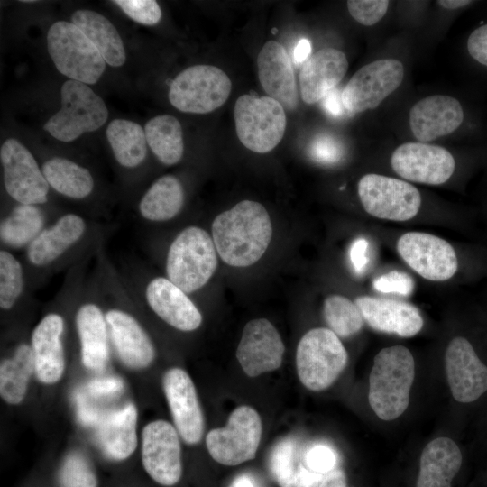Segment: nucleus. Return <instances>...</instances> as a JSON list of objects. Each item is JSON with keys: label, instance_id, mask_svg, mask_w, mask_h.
Listing matches in <instances>:
<instances>
[{"label": "nucleus", "instance_id": "obj_1", "mask_svg": "<svg viewBox=\"0 0 487 487\" xmlns=\"http://www.w3.org/2000/svg\"><path fill=\"white\" fill-rule=\"evenodd\" d=\"M115 226L73 212L60 214L23 253L33 291L106 243Z\"/></svg>", "mask_w": 487, "mask_h": 487}, {"label": "nucleus", "instance_id": "obj_2", "mask_svg": "<svg viewBox=\"0 0 487 487\" xmlns=\"http://www.w3.org/2000/svg\"><path fill=\"white\" fill-rule=\"evenodd\" d=\"M93 264L102 293L110 347L126 368H148L157 355L155 345L135 313L137 304L108 256L106 244L97 250Z\"/></svg>", "mask_w": 487, "mask_h": 487}, {"label": "nucleus", "instance_id": "obj_3", "mask_svg": "<svg viewBox=\"0 0 487 487\" xmlns=\"http://www.w3.org/2000/svg\"><path fill=\"white\" fill-rule=\"evenodd\" d=\"M218 255L233 267H247L258 262L272 236L266 208L253 200H243L217 215L211 225Z\"/></svg>", "mask_w": 487, "mask_h": 487}, {"label": "nucleus", "instance_id": "obj_4", "mask_svg": "<svg viewBox=\"0 0 487 487\" xmlns=\"http://www.w3.org/2000/svg\"><path fill=\"white\" fill-rule=\"evenodd\" d=\"M135 302L160 320L181 332H192L202 324V314L189 295L167 277L152 275L139 260L118 268Z\"/></svg>", "mask_w": 487, "mask_h": 487}, {"label": "nucleus", "instance_id": "obj_5", "mask_svg": "<svg viewBox=\"0 0 487 487\" xmlns=\"http://www.w3.org/2000/svg\"><path fill=\"white\" fill-rule=\"evenodd\" d=\"M414 377L415 361L407 347H385L376 354L369 377L368 400L378 418L393 420L407 409Z\"/></svg>", "mask_w": 487, "mask_h": 487}, {"label": "nucleus", "instance_id": "obj_6", "mask_svg": "<svg viewBox=\"0 0 487 487\" xmlns=\"http://www.w3.org/2000/svg\"><path fill=\"white\" fill-rule=\"evenodd\" d=\"M217 267V252L212 236L202 227L188 225L170 243L164 271L171 282L188 295L203 289Z\"/></svg>", "mask_w": 487, "mask_h": 487}, {"label": "nucleus", "instance_id": "obj_7", "mask_svg": "<svg viewBox=\"0 0 487 487\" xmlns=\"http://www.w3.org/2000/svg\"><path fill=\"white\" fill-rule=\"evenodd\" d=\"M73 322L83 366L94 372L102 371L109 359L110 343L102 293L93 269L76 299Z\"/></svg>", "mask_w": 487, "mask_h": 487}, {"label": "nucleus", "instance_id": "obj_8", "mask_svg": "<svg viewBox=\"0 0 487 487\" xmlns=\"http://www.w3.org/2000/svg\"><path fill=\"white\" fill-rule=\"evenodd\" d=\"M347 360V352L333 331L310 329L300 338L296 351L299 379L310 391H324L339 377Z\"/></svg>", "mask_w": 487, "mask_h": 487}, {"label": "nucleus", "instance_id": "obj_9", "mask_svg": "<svg viewBox=\"0 0 487 487\" xmlns=\"http://www.w3.org/2000/svg\"><path fill=\"white\" fill-rule=\"evenodd\" d=\"M47 49L57 69L72 80L95 84L105 71L100 52L72 23L58 21L50 27Z\"/></svg>", "mask_w": 487, "mask_h": 487}, {"label": "nucleus", "instance_id": "obj_10", "mask_svg": "<svg viewBox=\"0 0 487 487\" xmlns=\"http://www.w3.org/2000/svg\"><path fill=\"white\" fill-rule=\"evenodd\" d=\"M61 107L43 129L55 139L70 142L81 134L99 129L108 117L103 99L87 84L69 79L60 89Z\"/></svg>", "mask_w": 487, "mask_h": 487}, {"label": "nucleus", "instance_id": "obj_11", "mask_svg": "<svg viewBox=\"0 0 487 487\" xmlns=\"http://www.w3.org/2000/svg\"><path fill=\"white\" fill-rule=\"evenodd\" d=\"M234 116L240 142L254 152H271L284 136L287 125L284 107L270 96L248 94L239 96Z\"/></svg>", "mask_w": 487, "mask_h": 487}, {"label": "nucleus", "instance_id": "obj_12", "mask_svg": "<svg viewBox=\"0 0 487 487\" xmlns=\"http://www.w3.org/2000/svg\"><path fill=\"white\" fill-rule=\"evenodd\" d=\"M232 83L219 68L195 65L182 70L169 89V100L178 110L207 114L223 106L230 96Z\"/></svg>", "mask_w": 487, "mask_h": 487}, {"label": "nucleus", "instance_id": "obj_13", "mask_svg": "<svg viewBox=\"0 0 487 487\" xmlns=\"http://www.w3.org/2000/svg\"><path fill=\"white\" fill-rule=\"evenodd\" d=\"M262 433L259 413L250 406L242 405L233 410L225 427L207 433L206 446L216 462L234 466L255 457Z\"/></svg>", "mask_w": 487, "mask_h": 487}, {"label": "nucleus", "instance_id": "obj_14", "mask_svg": "<svg viewBox=\"0 0 487 487\" xmlns=\"http://www.w3.org/2000/svg\"><path fill=\"white\" fill-rule=\"evenodd\" d=\"M364 210L371 216L391 221H407L419 211L421 196L409 182L380 174L363 176L357 186Z\"/></svg>", "mask_w": 487, "mask_h": 487}, {"label": "nucleus", "instance_id": "obj_15", "mask_svg": "<svg viewBox=\"0 0 487 487\" xmlns=\"http://www.w3.org/2000/svg\"><path fill=\"white\" fill-rule=\"evenodd\" d=\"M0 161L5 190L15 203L46 206L51 187L41 167L19 141L8 139L1 146Z\"/></svg>", "mask_w": 487, "mask_h": 487}, {"label": "nucleus", "instance_id": "obj_16", "mask_svg": "<svg viewBox=\"0 0 487 487\" xmlns=\"http://www.w3.org/2000/svg\"><path fill=\"white\" fill-rule=\"evenodd\" d=\"M404 67L395 59H382L359 69L349 79L341 97L346 113L354 115L377 107L402 83Z\"/></svg>", "mask_w": 487, "mask_h": 487}, {"label": "nucleus", "instance_id": "obj_17", "mask_svg": "<svg viewBox=\"0 0 487 487\" xmlns=\"http://www.w3.org/2000/svg\"><path fill=\"white\" fill-rule=\"evenodd\" d=\"M142 463L147 474L162 486L177 484L182 475L181 446L175 426L162 419L142 431Z\"/></svg>", "mask_w": 487, "mask_h": 487}, {"label": "nucleus", "instance_id": "obj_18", "mask_svg": "<svg viewBox=\"0 0 487 487\" xmlns=\"http://www.w3.org/2000/svg\"><path fill=\"white\" fill-rule=\"evenodd\" d=\"M402 260L418 274L432 281H444L458 268L456 253L446 240L422 232H408L397 242Z\"/></svg>", "mask_w": 487, "mask_h": 487}, {"label": "nucleus", "instance_id": "obj_19", "mask_svg": "<svg viewBox=\"0 0 487 487\" xmlns=\"http://www.w3.org/2000/svg\"><path fill=\"white\" fill-rule=\"evenodd\" d=\"M63 307L64 289H60ZM49 310L32 331L30 344L34 359L35 375L46 385L57 383L66 366L64 334L66 318L62 308Z\"/></svg>", "mask_w": 487, "mask_h": 487}, {"label": "nucleus", "instance_id": "obj_20", "mask_svg": "<svg viewBox=\"0 0 487 487\" xmlns=\"http://www.w3.org/2000/svg\"><path fill=\"white\" fill-rule=\"evenodd\" d=\"M393 170L403 179L422 184L446 182L455 168L453 155L445 148L426 142H405L391 157Z\"/></svg>", "mask_w": 487, "mask_h": 487}, {"label": "nucleus", "instance_id": "obj_21", "mask_svg": "<svg viewBox=\"0 0 487 487\" xmlns=\"http://www.w3.org/2000/svg\"><path fill=\"white\" fill-rule=\"evenodd\" d=\"M162 387L179 436L188 445L199 443L205 420L193 381L185 370L172 367L164 372Z\"/></svg>", "mask_w": 487, "mask_h": 487}, {"label": "nucleus", "instance_id": "obj_22", "mask_svg": "<svg viewBox=\"0 0 487 487\" xmlns=\"http://www.w3.org/2000/svg\"><path fill=\"white\" fill-rule=\"evenodd\" d=\"M284 353L276 327L266 318H256L245 325L235 355L245 374L257 377L279 369Z\"/></svg>", "mask_w": 487, "mask_h": 487}, {"label": "nucleus", "instance_id": "obj_23", "mask_svg": "<svg viewBox=\"0 0 487 487\" xmlns=\"http://www.w3.org/2000/svg\"><path fill=\"white\" fill-rule=\"evenodd\" d=\"M445 366L455 400L473 402L487 391V366L464 337L456 336L450 341L445 354Z\"/></svg>", "mask_w": 487, "mask_h": 487}, {"label": "nucleus", "instance_id": "obj_24", "mask_svg": "<svg viewBox=\"0 0 487 487\" xmlns=\"http://www.w3.org/2000/svg\"><path fill=\"white\" fill-rule=\"evenodd\" d=\"M464 118L461 103L455 97L434 95L416 103L409 111V126L420 142L434 141L457 130Z\"/></svg>", "mask_w": 487, "mask_h": 487}, {"label": "nucleus", "instance_id": "obj_25", "mask_svg": "<svg viewBox=\"0 0 487 487\" xmlns=\"http://www.w3.org/2000/svg\"><path fill=\"white\" fill-rule=\"evenodd\" d=\"M258 77L268 96L287 110H294L299 96L292 61L285 48L275 41H267L257 57Z\"/></svg>", "mask_w": 487, "mask_h": 487}, {"label": "nucleus", "instance_id": "obj_26", "mask_svg": "<svg viewBox=\"0 0 487 487\" xmlns=\"http://www.w3.org/2000/svg\"><path fill=\"white\" fill-rule=\"evenodd\" d=\"M354 303L364 321L376 331L411 337L421 330L424 324L419 310L405 301L360 296Z\"/></svg>", "mask_w": 487, "mask_h": 487}, {"label": "nucleus", "instance_id": "obj_27", "mask_svg": "<svg viewBox=\"0 0 487 487\" xmlns=\"http://www.w3.org/2000/svg\"><path fill=\"white\" fill-rule=\"evenodd\" d=\"M348 69L345 54L335 48H324L303 63L299 72L302 100L308 105L322 100L340 83Z\"/></svg>", "mask_w": 487, "mask_h": 487}, {"label": "nucleus", "instance_id": "obj_28", "mask_svg": "<svg viewBox=\"0 0 487 487\" xmlns=\"http://www.w3.org/2000/svg\"><path fill=\"white\" fill-rule=\"evenodd\" d=\"M59 215L51 214L45 206L14 202L1 215L0 248L23 253Z\"/></svg>", "mask_w": 487, "mask_h": 487}, {"label": "nucleus", "instance_id": "obj_29", "mask_svg": "<svg viewBox=\"0 0 487 487\" xmlns=\"http://www.w3.org/2000/svg\"><path fill=\"white\" fill-rule=\"evenodd\" d=\"M138 411L133 403L106 413L98 420L97 444L104 455L114 461H124L135 451Z\"/></svg>", "mask_w": 487, "mask_h": 487}, {"label": "nucleus", "instance_id": "obj_30", "mask_svg": "<svg viewBox=\"0 0 487 487\" xmlns=\"http://www.w3.org/2000/svg\"><path fill=\"white\" fill-rule=\"evenodd\" d=\"M185 190L180 179L174 175L157 179L140 198L136 212L140 222L161 224L171 221L182 211Z\"/></svg>", "mask_w": 487, "mask_h": 487}, {"label": "nucleus", "instance_id": "obj_31", "mask_svg": "<svg viewBox=\"0 0 487 487\" xmlns=\"http://www.w3.org/2000/svg\"><path fill=\"white\" fill-rule=\"evenodd\" d=\"M461 465L457 445L448 437L436 438L422 451L416 487H451Z\"/></svg>", "mask_w": 487, "mask_h": 487}, {"label": "nucleus", "instance_id": "obj_32", "mask_svg": "<svg viewBox=\"0 0 487 487\" xmlns=\"http://www.w3.org/2000/svg\"><path fill=\"white\" fill-rule=\"evenodd\" d=\"M41 167L51 188L69 199L84 201L95 191L96 180L91 171L69 159L51 157Z\"/></svg>", "mask_w": 487, "mask_h": 487}, {"label": "nucleus", "instance_id": "obj_33", "mask_svg": "<svg viewBox=\"0 0 487 487\" xmlns=\"http://www.w3.org/2000/svg\"><path fill=\"white\" fill-rule=\"evenodd\" d=\"M303 454L289 438L278 442L273 447L269 459V470L280 487L321 485L327 474L311 472L304 463Z\"/></svg>", "mask_w": 487, "mask_h": 487}, {"label": "nucleus", "instance_id": "obj_34", "mask_svg": "<svg viewBox=\"0 0 487 487\" xmlns=\"http://www.w3.org/2000/svg\"><path fill=\"white\" fill-rule=\"evenodd\" d=\"M71 20L96 46L106 63L112 67L124 63L126 54L123 41L106 17L92 10L80 9L73 13Z\"/></svg>", "mask_w": 487, "mask_h": 487}, {"label": "nucleus", "instance_id": "obj_35", "mask_svg": "<svg viewBox=\"0 0 487 487\" xmlns=\"http://www.w3.org/2000/svg\"><path fill=\"white\" fill-rule=\"evenodd\" d=\"M35 372L30 342L18 343L11 355L1 360L0 395L10 405L20 404L27 393L28 385Z\"/></svg>", "mask_w": 487, "mask_h": 487}, {"label": "nucleus", "instance_id": "obj_36", "mask_svg": "<svg viewBox=\"0 0 487 487\" xmlns=\"http://www.w3.org/2000/svg\"><path fill=\"white\" fill-rule=\"evenodd\" d=\"M22 257L0 248V309L11 314L29 301L33 295Z\"/></svg>", "mask_w": 487, "mask_h": 487}, {"label": "nucleus", "instance_id": "obj_37", "mask_svg": "<svg viewBox=\"0 0 487 487\" xmlns=\"http://www.w3.org/2000/svg\"><path fill=\"white\" fill-rule=\"evenodd\" d=\"M106 138L122 168L133 170L142 164L147 155V140L140 124L126 119H115L106 128Z\"/></svg>", "mask_w": 487, "mask_h": 487}, {"label": "nucleus", "instance_id": "obj_38", "mask_svg": "<svg viewBox=\"0 0 487 487\" xmlns=\"http://www.w3.org/2000/svg\"><path fill=\"white\" fill-rule=\"evenodd\" d=\"M147 143L157 160L166 166L180 161L184 153L182 128L170 115H157L144 127Z\"/></svg>", "mask_w": 487, "mask_h": 487}, {"label": "nucleus", "instance_id": "obj_39", "mask_svg": "<svg viewBox=\"0 0 487 487\" xmlns=\"http://www.w3.org/2000/svg\"><path fill=\"white\" fill-rule=\"evenodd\" d=\"M323 316L329 329L343 338L357 334L364 323L357 305L342 295L334 294L326 298Z\"/></svg>", "mask_w": 487, "mask_h": 487}, {"label": "nucleus", "instance_id": "obj_40", "mask_svg": "<svg viewBox=\"0 0 487 487\" xmlns=\"http://www.w3.org/2000/svg\"><path fill=\"white\" fill-rule=\"evenodd\" d=\"M62 487H97V478L90 462L78 452H72L65 458L60 471Z\"/></svg>", "mask_w": 487, "mask_h": 487}, {"label": "nucleus", "instance_id": "obj_41", "mask_svg": "<svg viewBox=\"0 0 487 487\" xmlns=\"http://www.w3.org/2000/svg\"><path fill=\"white\" fill-rule=\"evenodd\" d=\"M113 3L132 20L144 25H155L161 18V9L154 0H115Z\"/></svg>", "mask_w": 487, "mask_h": 487}, {"label": "nucleus", "instance_id": "obj_42", "mask_svg": "<svg viewBox=\"0 0 487 487\" xmlns=\"http://www.w3.org/2000/svg\"><path fill=\"white\" fill-rule=\"evenodd\" d=\"M390 2L387 0H349L346 2L351 16L359 23L372 26L386 14Z\"/></svg>", "mask_w": 487, "mask_h": 487}, {"label": "nucleus", "instance_id": "obj_43", "mask_svg": "<svg viewBox=\"0 0 487 487\" xmlns=\"http://www.w3.org/2000/svg\"><path fill=\"white\" fill-rule=\"evenodd\" d=\"M309 157L321 164H335L344 157V147L339 140L329 134L314 138L308 147Z\"/></svg>", "mask_w": 487, "mask_h": 487}, {"label": "nucleus", "instance_id": "obj_44", "mask_svg": "<svg viewBox=\"0 0 487 487\" xmlns=\"http://www.w3.org/2000/svg\"><path fill=\"white\" fill-rule=\"evenodd\" d=\"M373 289L381 293L409 296L414 289L412 278L406 272L391 271L376 278Z\"/></svg>", "mask_w": 487, "mask_h": 487}, {"label": "nucleus", "instance_id": "obj_45", "mask_svg": "<svg viewBox=\"0 0 487 487\" xmlns=\"http://www.w3.org/2000/svg\"><path fill=\"white\" fill-rule=\"evenodd\" d=\"M306 466L313 473L326 475L336 465V455L333 449L325 445H316L303 454Z\"/></svg>", "mask_w": 487, "mask_h": 487}, {"label": "nucleus", "instance_id": "obj_46", "mask_svg": "<svg viewBox=\"0 0 487 487\" xmlns=\"http://www.w3.org/2000/svg\"><path fill=\"white\" fill-rule=\"evenodd\" d=\"M467 51L475 61L487 67V23L471 32L467 40Z\"/></svg>", "mask_w": 487, "mask_h": 487}, {"label": "nucleus", "instance_id": "obj_47", "mask_svg": "<svg viewBox=\"0 0 487 487\" xmlns=\"http://www.w3.org/2000/svg\"><path fill=\"white\" fill-rule=\"evenodd\" d=\"M349 259L356 274L364 272L369 262V242L364 237L354 240L349 250Z\"/></svg>", "mask_w": 487, "mask_h": 487}, {"label": "nucleus", "instance_id": "obj_48", "mask_svg": "<svg viewBox=\"0 0 487 487\" xmlns=\"http://www.w3.org/2000/svg\"><path fill=\"white\" fill-rule=\"evenodd\" d=\"M342 91L338 89H333L329 92L322 100V106L325 111L334 117L342 116L346 113L341 97Z\"/></svg>", "mask_w": 487, "mask_h": 487}, {"label": "nucleus", "instance_id": "obj_49", "mask_svg": "<svg viewBox=\"0 0 487 487\" xmlns=\"http://www.w3.org/2000/svg\"><path fill=\"white\" fill-rule=\"evenodd\" d=\"M122 382L119 380L108 379L102 381H94L89 384V390L94 393H113L122 389Z\"/></svg>", "mask_w": 487, "mask_h": 487}, {"label": "nucleus", "instance_id": "obj_50", "mask_svg": "<svg viewBox=\"0 0 487 487\" xmlns=\"http://www.w3.org/2000/svg\"><path fill=\"white\" fill-rule=\"evenodd\" d=\"M311 52V45L308 40L301 39L297 43L293 51V60L295 64L299 65L305 63L309 58Z\"/></svg>", "mask_w": 487, "mask_h": 487}, {"label": "nucleus", "instance_id": "obj_51", "mask_svg": "<svg viewBox=\"0 0 487 487\" xmlns=\"http://www.w3.org/2000/svg\"><path fill=\"white\" fill-rule=\"evenodd\" d=\"M319 487H346L345 473L342 470H334L325 477Z\"/></svg>", "mask_w": 487, "mask_h": 487}, {"label": "nucleus", "instance_id": "obj_52", "mask_svg": "<svg viewBox=\"0 0 487 487\" xmlns=\"http://www.w3.org/2000/svg\"><path fill=\"white\" fill-rule=\"evenodd\" d=\"M473 1L469 0H440L437 4L449 10L458 9L471 5Z\"/></svg>", "mask_w": 487, "mask_h": 487}, {"label": "nucleus", "instance_id": "obj_53", "mask_svg": "<svg viewBox=\"0 0 487 487\" xmlns=\"http://www.w3.org/2000/svg\"><path fill=\"white\" fill-rule=\"evenodd\" d=\"M229 487H254L253 482L247 475L236 477Z\"/></svg>", "mask_w": 487, "mask_h": 487}]
</instances>
